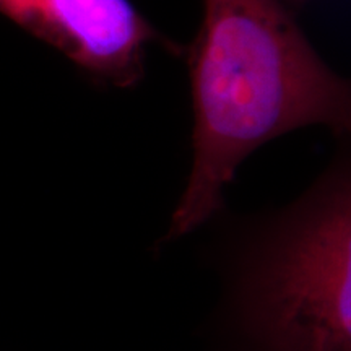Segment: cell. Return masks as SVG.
<instances>
[{
	"mask_svg": "<svg viewBox=\"0 0 351 351\" xmlns=\"http://www.w3.org/2000/svg\"><path fill=\"white\" fill-rule=\"evenodd\" d=\"M285 0H204L184 49L194 106V161L166 239L223 208L236 169L288 132L324 125L351 138V80L320 59Z\"/></svg>",
	"mask_w": 351,
	"mask_h": 351,
	"instance_id": "1",
	"label": "cell"
},
{
	"mask_svg": "<svg viewBox=\"0 0 351 351\" xmlns=\"http://www.w3.org/2000/svg\"><path fill=\"white\" fill-rule=\"evenodd\" d=\"M232 317L252 351H351V155L249 236Z\"/></svg>",
	"mask_w": 351,
	"mask_h": 351,
	"instance_id": "2",
	"label": "cell"
},
{
	"mask_svg": "<svg viewBox=\"0 0 351 351\" xmlns=\"http://www.w3.org/2000/svg\"><path fill=\"white\" fill-rule=\"evenodd\" d=\"M0 15L49 44L101 86H137L150 44L184 54L132 0H0Z\"/></svg>",
	"mask_w": 351,
	"mask_h": 351,
	"instance_id": "3",
	"label": "cell"
},
{
	"mask_svg": "<svg viewBox=\"0 0 351 351\" xmlns=\"http://www.w3.org/2000/svg\"><path fill=\"white\" fill-rule=\"evenodd\" d=\"M287 3H293V5H302V3H306L307 0H285Z\"/></svg>",
	"mask_w": 351,
	"mask_h": 351,
	"instance_id": "4",
	"label": "cell"
}]
</instances>
